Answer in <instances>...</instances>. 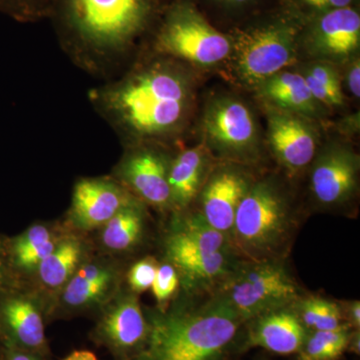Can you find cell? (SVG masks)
Segmentation results:
<instances>
[{
	"label": "cell",
	"mask_w": 360,
	"mask_h": 360,
	"mask_svg": "<svg viewBox=\"0 0 360 360\" xmlns=\"http://www.w3.org/2000/svg\"><path fill=\"white\" fill-rule=\"evenodd\" d=\"M4 338L39 355L46 347L41 314L30 300L21 297L6 300L0 307Z\"/></svg>",
	"instance_id": "18"
},
{
	"label": "cell",
	"mask_w": 360,
	"mask_h": 360,
	"mask_svg": "<svg viewBox=\"0 0 360 360\" xmlns=\"http://www.w3.org/2000/svg\"><path fill=\"white\" fill-rule=\"evenodd\" d=\"M292 28L270 25L239 33L231 42V71L246 87L260 84L292 65L296 59Z\"/></svg>",
	"instance_id": "8"
},
{
	"label": "cell",
	"mask_w": 360,
	"mask_h": 360,
	"mask_svg": "<svg viewBox=\"0 0 360 360\" xmlns=\"http://www.w3.org/2000/svg\"><path fill=\"white\" fill-rule=\"evenodd\" d=\"M194 245L210 252L229 251V238L206 221L201 213L189 215L180 222L176 229Z\"/></svg>",
	"instance_id": "27"
},
{
	"label": "cell",
	"mask_w": 360,
	"mask_h": 360,
	"mask_svg": "<svg viewBox=\"0 0 360 360\" xmlns=\"http://www.w3.org/2000/svg\"><path fill=\"white\" fill-rule=\"evenodd\" d=\"M136 202L131 194L108 179H82L73 191L72 217L84 229L105 224L127 206Z\"/></svg>",
	"instance_id": "14"
},
{
	"label": "cell",
	"mask_w": 360,
	"mask_h": 360,
	"mask_svg": "<svg viewBox=\"0 0 360 360\" xmlns=\"http://www.w3.org/2000/svg\"><path fill=\"white\" fill-rule=\"evenodd\" d=\"M359 158L347 146H331L315 160L310 188L324 206L341 205L352 200L359 186Z\"/></svg>",
	"instance_id": "12"
},
{
	"label": "cell",
	"mask_w": 360,
	"mask_h": 360,
	"mask_svg": "<svg viewBox=\"0 0 360 360\" xmlns=\"http://www.w3.org/2000/svg\"><path fill=\"white\" fill-rule=\"evenodd\" d=\"M267 139L276 160L290 172L312 162L319 148V135L311 118L265 106Z\"/></svg>",
	"instance_id": "9"
},
{
	"label": "cell",
	"mask_w": 360,
	"mask_h": 360,
	"mask_svg": "<svg viewBox=\"0 0 360 360\" xmlns=\"http://www.w3.org/2000/svg\"><path fill=\"white\" fill-rule=\"evenodd\" d=\"M251 343L274 354H290L304 345V326L295 311L288 309L262 315L250 335Z\"/></svg>",
	"instance_id": "19"
},
{
	"label": "cell",
	"mask_w": 360,
	"mask_h": 360,
	"mask_svg": "<svg viewBox=\"0 0 360 360\" xmlns=\"http://www.w3.org/2000/svg\"><path fill=\"white\" fill-rule=\"evenodd\" d=\"M161 56L198 66H212L229 58L231 41L217 32L193 7L170 9L156 35Z\"/></svg>",
	"instance_id": "7"
},
{
	"label": "cell",
	"mask_w": 360,
	"mask_h": 360,
	"mask_svg": "<svg viewBox=\"0 0 360 360\" xmlns=\"http://www.w3.org/2000/svg\"><path fill=\"white\" fill-rule=\"evenodd\" d=\"M302 324L315 331L335 330L345 328L341 324L342 311L340 305L319 297H309L295 303Z\"/></svg>",
	"instance_id": "25"
},
{
	"label": "cell",
	"mask_w": 360,
	"mask_h": 360,
	"mask_svg": "<svg viewBox=\"0 0 360 360\" xmlns=\"http://www.w3.org/2000/svg\"><path fill=\"white\" fill-rule=\"evenodd\" d=\"M193 79L180 61L161 56L92 90L90 101L131 146L158 143L176 136L188 123L195 98Z\"/></svg>",
	"instance_id": "1"
},
{
	"label": "cell",
	"mask_w": 360,
	"mask_h": 360,
	"mask_svg": "<svg viewBox=\"0 0 360 360\" xmlns=\"http://www.w3.org/2000/svg\"><path fill=\"white\" fill-rule=\"evenodd\" d=\"M4 360H40L39 355L18 347L6 338H4Z\"/></svg>",
	"instance_id": "31"
},
{
	"label": "cell",
	"mask_w": 360,
	"mask_h": 360,
	"mask_svg": "<svg viewBox=\"0 0 360 360\" xmlns=\"http://www.w3.org/2000/svg\"><path fill=\"white\" fill-rule=\"evenodd\" d=\"M208 150L205 144L179 153L169 165L168 184L172 205L186 207L200 193L207 176Z\"/></svg>",
	"instance_id": "20"
},
{
	"label": "cell",
	"mask_w": 360,
	"mask_h": 360,
	"mask_svg": "<svg viewBox=\"0 0 360 360\" xmlns=\"http://www.w3.org/2000/svg\"><path fill=\"white\" fill-rule=\"evenodd\" d=\"M201 131L207 150L232 162L252 161L259 155L257 118L238 97L213 96L201 117Z\"/></svg>",
	"instance_id": "6"
},
{
	"label": "cell",
	"mask_w": 360,
	"mask_h": 360,
	"mask_svg": "<svg viewBox=\"0 0 360 360\" xmlns=\"http://www.w3.org/2000/svg\"><path fill=\"white\" fill-rule=\"evenodd\" d=\"M348 314H349L350 319L355 326L359 328L360 324V305L359 302H354L348 304Z\"/></svg>",
	"instance_id": "36"
},
{
	"label": "cell",
	"mask_w": 360,
	"mask_h": 360,
	"mask_svg": "<svg viewBox=\"0 0 360 360\" xmlns=\"http://www.w3.org/2000/svg\"><path fill=\"white\" fill-rule=\"evenodd\" d=\"M309 6L319 9H338L347 7L352 0H303Z\"/></svg>",
	"instance_id": "33"
},
{
	"label": "cell",
	"mask_w": 360,
	"mask_h": 360,
	"mask_svg": "<svg viewBox=\"0 0 360 360\" xmlns=\"http://www.w3.org/2000/svg\"><path fill=\"white\" fill-rule=\"evenodd\" d=\"M257 96L265 106L316 120L323 106L312 96L300 72L283 70L258 85Z\"/></svg>",
	"instance_id": "16"
},
{
	"label": "cell",
	"mask_w": 360,
	"mask_h": 360,
	"mask_svg": "<svg viewBox=\"0 0 360 360\" xmlns=\"http://www.w3.org/2000/svg\"><path fill=\"white\" fill-rule=\"evenodd\" d=\"M148 333L149 326L139 303L132 297L124 298L111 307L96 329L97 338L120 355H127L134 350H139V354L146 345Z\"/></svg>",
	"instance_id": "15"
},
{
	"label": "cell",
	"mask_w": 360,
	"mask_h": 360,
	"mask_svg": "<svg viewBox=\"0 0 360 360\" xmlns=\"http://www.w3.org/2000/svg\"><path fill=\"white\" fill-rule=\"evenodd\" d=\"M179 276L174 265L168 264L158 265L151 290L156 300L162 304L174 295L179 288Z\"/></svg>",
	"instance_id": "29"
},
{
	"label": "cell",
	"mask_w": 360,
	"mask_h": 360,
	"mask_svg": "<svg viewBox=\"0 0 360 360\" xmlns=\"http://www.w3.org/2000/svg\"><path fill=\"white\" fill-rule=\"evenodd\" d=\"M110 279L108 270L96 265H86L78 270L66 285L63 300L71 307H82L94 302L108 290Z\"/></svg>",
	"instance_id": "22"
},
{
	"label": "cell",
	"mask_w": 360,
	"mask_h": 360,
	"mask_svg": "<svg viewBox=\"0 0 360 360\" xmlns=\"http://www.w3.org/2000/svg\"><path fill=\"white\" fill-rule=\"evenodd\" d=\"M217 298L241 319H255L292 307L300 300V288L276 259L262 260L236 266Z\"/></svg>",
	"instance_id": "5"
},
{
	"label": "cell",
	"mask_w": 360,
	"mask_h": 360,
	"mask_svg": "<svg viewBox=\"0 0 360 360\" xmlns=\"http://www.w3.org/2000/svg\"><path fill=\"white\" fill-rule=\"evenodd\" d=\"M240 321L219 298L200 309L161 315L134 360H219Z\"/></svg>",
	"instance_id": "3"
},
{
	"label": "cell",
	"mask_w": 360,
	"mask_h": 360,
	"mask_svg": "<svg viewBox=\"0 0 360 360\" xmlns=\"http://www.w3.org/2000/svg\"><path fill=\"white\" fill-rule=\"evenodd\" d=\"M143 217L137 202L127 206L104 224L103 241L112 250H125L141 238Z\"/></svg>",
	"instance_id": "21"
},
{
	"label": "cell",
	"mask_w": 360,
	"mask_h": 360,
	"mask_svg": "<svg viewBox=\"0 0 360 360\" xmlns=\"http://www.w3.org/2000/svg\"><path fill=\"white\" fill-rule=\"evenodd\" d=\"M292 227V207L283 187L262 179L253 182L241 200L229 240L251 262L274 260Z\"/></svg>",
	"instance_id": "4"
},
{
	"label": "cell",
	"mask_w": 360,
	"mask_h": 360,
	"mask_svg": "<svg viewBox=\"0 0 360 360\" xmlns=\"http://www.w3.org/2000/svg\"><path fill=\"white\" fill-rule=\"evenodd\" d=\"M360 18L354 9H333L322 16L317 28L314 49L317 56L330 60L349 58L359 49Z\"/></svg>",
	"instance_id": "17"
},
{
	"label": "cell",
	"mask_w": 360,
	"mask_h": 360,
	"mask_svg": "<svg viewBox=\"0 0 360 360\" xmlns=\"http://www.w3.org/2000/svg\"><path fill=\"white\" fill-rule=\"evenodd\" d=\"M56 246L51 232L41 225L30 227L27 231L14 241L13 257L18 266L32 269L41 264Z\"/></svg>",
	"instance_id": "23"
},
{
	"label": "cell",
	"mask_w": 360,
	"mask_h": 360,
	"mask_svg": "<svg viewBox=\"0 0 360 360\" xmlns=\"http://www.w3.org/2000/svg\"><path fill=\"white\" fill-rule=\"evenodd\" d=\"M227 1H232V2H245V1H248V0H227Z\"/></svg>",
	"instance_id": "37"
},
{
	"label": "cell",
	"mask_w": 360,
	"mask_h": 360,
	"mask_svg": "<svg viewBox=\"0 0 360 360\" xmlns=\"http://www.w3.org/2000/svg\"><path fill=\"white\" fill-rule=\"evenodd\" d=\"M51 6L52 0H0V13L27 22L49 16Z\"/></svg>",
	"instance_id": "28"
},
{
	"label": "cell",
	"mask_w": 360,
	"mask_h": 360,
	"mask_svg": "<svg viewBox=\"0 0 360 360\" xmlns=\"http://www.w3.org/2000/svg\"><path fill=\"white\" fill-rule=\"evenodd\" d=\"M167 257L193 288H210L225 281L236 269L229 251L210 252L175 231L167 241Z\"/></svg>",
	"instance_id": "13"
},
{
	"label": "cell",
	"mask_w": 360,
	"mask_h": 360,
	"mask_svg": "<svg viewBox=\"0 0 360 360\" xmlns=\"http://www.w3.org/2000/svg\"><path fill=\"white\" fill-rule=\"evenodd\" d=\"M7 277V264L6 258V251L4 245L0 241V288L6 283Z\"/></svg>",
	"instance_id": "34"
},
{
	"label": "cell",
	"mask_w": 360,
	"mask_h": 360,
	"mask_svg": "<svg viewBox=\"0 0 360 360\" xmlns=\"http://www.w3.org/2000/svg\"><path fill=\"white\" fill-rule=\"evenodd\" d=\"M158 264L153 258H144L136 262L129 272V283L135 292H143L151 288Z\"/></svg>",
	"instance_id": "30"
},
{
	"label": "cell",
	"mask_w": 360,
	"mask_h": 360,
	"mask_svg": "<svg viewBox=\"0 0 360 360\" xmlns=\"http://www.w3.org/2000/svg\"><path fill=\"white\" fill-rule=\"evenodd\" d=\"M80 258V246L70 240L56 246L39 265V277L49 288H58L70 278Z\"/></svg>",
	"instance_id": "24"
},
{
	"label": "cell",
	"mask_w": 360,
	"mask_h": 360,
	"mask_svg": "<svg viewBox=\"0 0 360 360\" xmlns=\"http://www.w3.org/2000/svg\"><path fill=\"white\" fill-rule=\"evenodd\" d=\"M252 184L245 170L229 163L207 174L201 187V214L229 239L238 206Z\"/></svg>",
	"instance_id": "10"
},
{
	"label": "cell",
	"mask_w": 360,
	"mask_h": 360,
	"mask_svg": "<svg viewBox=\"0 0 360 360\" xmlns=\"http://www.w3.org/2000/svg\"><path fill=\"white\" fill-rule=\"evenodd\" d=\"M349 343L347 328L315 331L303 345L300 360H335L345 352Z\"/></svg>",
	"instance_id": "26"
},
{
	"label": "cell",
	"mask_w": 360,
	"mask_h": 360,
	"mask_svg": "<svg viewBox=\"0 0 360 360\" xmlns=\"http://www.w3.org/2000/svg\"><path fill=\"white\" fill-rule=\"evenodd\" d=\"M150 0H52L61 39L89 68H103L134 46L148 25Z\"/></svg>",
	"instance_id": "2"
},
{
	"label": "cell",
	"mask_w": 360,
	"mask_h": 360,
	"mask_svg": "<svg viewBox=\"0 0 360 360\" xmlns=\"http://www.w3.org/2000/svg\"><path fill=\"white\" fill-rule=\"evenodd\" d=\"M63 360H98L94 354L89 350H75Z\"/></svg>",
	"instance_id": "35"
},
{
	"label": "cell",
	"mask_w": 360,
	"mask_h": 360,
	"mask_svg": "<svg viewBox=\"0 0 360 360\" xmlns=\"http://www.w3.org/2000/svg\"><path fill=\"white\" fill-rule=\"evenodd\" d=\"M347 89L350 94L355 97L359 98L360 96V65L359 59L354 58V63L350 65L347 72Z\"/></svg>",
	"instance_id": "32"
},
{
	"label": "cell",
	"mask_w": 360,
	"mask_h": 360,
	"mask_svg": "<svg viewBox=\"0 0 360 360\" xmlns=\"http://www.w3.org/2000/svg\"><path fill=\"white\" fill-rule=\"evenodd\" d=\"M167 155L153 142L131 146L120 167L122 181L141 200L158 207L172 205Z\"/></svg>",
	"instance_id": "11"
}]
</instances>
